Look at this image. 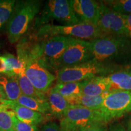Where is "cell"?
I'll use <instances>...</instances> for the list:
<instances>
[{"label":"cell","instance_id":"6da1fadb","mask_svg":"<svg viewBox=\"0 0 131 131\" xmlns=\"http://www.w3.org/2000/svg\"><path fill=\"white\" fill-rule=\"evenodd\" d=\"M41 4L42 1L38 0L16 1L6 26L8 40L10 43L18 41L27 32L31 22L40 12Z\"/></svg>","mask_w":131,"mask_h":131},{"label":"cell","instance_id":"7a4b0ae2","mask_svg":"<svg viewBox=\"0 0 131 131\" xmlns=\"http://www.w3.org/2000/svg\"><path fill=\"white\" fill-rule=\"evenodd\" d=\"M37 35L40 37L61 35L84 40L106 37L96 26L84 23L67 26L46 24L40 26Z\"/></svg>","mask_w":131,"mask_h":131},{"label":"cell","instance_id":"3957f363","mask_svg":"<svg viewBox=\"0 0 131 131\" xmlns=\"http://www.w3.org/2000/svg\"><path fill=\"white\" fill-rule=\"evenodd\" d=\"M105 123L100 111L92 110L81 106H70L60 119L62 131H82L96 123Z\"/></svg>","mask_w":131,"mask_h":131},{"label":"cell","instance_id":"277c9868","mask_svg":"<svg viewBox=\"0 0 131 131\" xmlns=\"http://www.w3.org/2000/svg\"><path fill=\"white\" fill-rule=\"evenodd\" d=\"M108 72L107 67L102 63L92 60L72 66L60 69L57 71V83L81 82Z\"/></svg>","mask_w":131,"mask_h":131},{"label":"cell","instance_id":"5b68a950","mask_svg":"<svg viewBox=\"0 0 131 131\" xmlns=\"http://www.w3.org/2000/svg\"><path fill=\"white\" fill-rule=\"evenodd\" d=\"M50 19L60 23V25H73L81 23L75 15L69 0H50L46 4L41 15L37 19V23L43 24Z\"/></svg>","mask_w":131,"mask_h":131},{"label":"cell","instance_id":"8992f818","mask_svg":"<svg viewBox=\"0 0 131 131\" xmlns=\"http://www.w3.org/2000/svg\"><path fill=\"white\" fill-rule=\"evenodd\" d=\"M92 60L90 41L72 38L62 56L51 66L58 70Z\"/></svg>","mask_w":131,"mask_h":131},{"label":"cell","instance_id":"52a82bcc","mask_svg":"<svg viewBox=\"0 0 131 131\" xmlns=\"http://www.w3.org/2000/svg\"><path fill=\"white\" fill-rule=\"evenodd\" d=\"M100 111L105 123L131 112V92H110L105 98Z\"/></svg>","mask_w":131,"mask_h":131},{"label":"cell","instance_id":"ba28073f","mask_svg":"<svg viewBox=\"0 0 131 131\" xmlns=\"http://www.w3.org/2000/svg\"><path fill=\"white\" fill-rule=\"evenodd\" d=\"M25 75L38 91L45 93L48 91L56 77L49 71L48 65L42 58L28 59L23 63Z\"/></svg>","mask_w":131,"mask_h":131},{"label":"cell","instance_id":"9c48e42d","mask_svg":"<svg viewBox=\"0 0 131 131\" xmlns=\"http://www.w3.org/2000/svg\"><path fill=\"white\" fill-rule=\"evenodd\" d=\"M96 26L106 36L127 38V30L124 15L118 14L101 2V12Z\"/></svg>","mask_w":131,"mask_h":131},{"label":"cell","instance_id":"30bf717a","mask_svg":"<svg viewBox=\"0 0 131 131\" xmlns=\"http://www.w3.org/2000/svg\"><path fill=\"white\" fill-rule=\"evenodd\" d=\"M127 38L114 36L90 40L93 60L102 63L117 56L125 46Z\"/></svg>","mask_w":131,"mask_h":131},{"label":"cell","instance_id":"8fae6325","mask_svg":"<svg viewBox=\"0 0 131 131\" xmlns=\"http://www.w3.org/2000/svg\"><path fill=\"white\" fill-rule=\"evenodd\" d=\"M72 38L56 35L48 37L39 42V49L41 58L51 66L57 61L66 50Z\"/></svg>","mask_w":131,"mask_h":131},{"label":"cell","instance_id":"7c38bea8","mask_svg":"<svg viewBox=\"0 0 131 131\" xmlns=\"http://www.w3.org/2000/svg\"><path fill=\"white\" fill-rule=\"evenodd\" d=\"M75 15L81 23L96 25L101 12V2L94 0H70Z\"/></svg>","mask_w":131,"mask_h":131},{"label":"cell","instance_id":"4fadbf2b","mask_svg":"<svg viewBox=\"0 0 131 131\" xmlns=\"http://www.w3.org/2000/svg\"><path fill=\"white\" fill-rule=\"evenodd\" d=\"M0 105L6 108L7 111L14 112L19 120L31 125L37 126L43 122L45 119L42 114L21 106L16 101L5 100L0 103Z\"/></svg>","mask_w":131,"mask_h":131},{"label":"cell","instance_id":"5bb4252c","mask_svg":"<svg viewBox=\"0 0 131 131\" xmlns=\"http://www.w3.org/2000/svg\"><path fill=\"white\" fill-rule=\"evenodd\" d=\"M110 89L111 83L107 76H97L81 83V94L84 95H101L109 92Z\"/></svg>","mask_w":131,"mask_h":131},{"label":"cell","instance_id":"9a60e30c","mask_svg":"<svg viewBox=\"0 0 131 131\" xmlns=\"http://www.w3.org/2000/svg\"><path fill=\"white\" fill-rule=\"evenodd\" d=\"M47 100L49 106V113L60 119L63 118L67 109L70 106L66 98L53 89L49 91Z\"/></svg>","mask_w":131,"mask_h":131},{"label":"cell","instance_id":"2e32d148","mask_svg":"<svg viewBox=\"0 0 131 131\" xmlns=\"http://www.w3.org/2000/svg\"><path fill=\"white\" fill-rule=\"evenodd\" d=\"M109 92L98 96H89L80 94L67 99L70 106H81L92 110L98 111L100 109L105 98Z\"/></svg>","mask_w":131,"mask_h":131},{"label":"cell","instance_id":"e0dca14e","mask_svg":"<svg viewBox=\"0 0 131 131\" xmlns=\"http://www.w3.org/2000/svg\"><path fill=\"white\" fill-rule=\"evenodd\" d=\"M107 77L111 83L109 92H131V70L115 72Z\"/></svg>","mask_w":131,"mask_h":131},{"label":"cell","instance_id":"ac0fdd59","mask_svg":"<svg viewBox=\"0 0 131 131\" xmlns=\"http://www.w3.org/2000/svg\"><path fill=\"white\" fill-rule=\"evenodd\" d=\"M0 86L2 87L6 100L16 101L22 95L16 77L0 76Z\"/></svg>","mask_w":131,"mask_h":131},{"label":"cell","instance_id":"d6986e66","mask_svg":"<svg viewBox=\"0 0 131 131\" xmlns=\"http://www.w3.org/2000/svg\"><path fill=\"white\" fill-rule=\"evenodd\" d=\"M16 102L21 106H23L36 112H40L42 114L49 113V106L47 100H44L37 99L22 94L16 101Z\"/></svg>","mask_w":131,"mask_h":131},{"label":"cell","instance_id":"ffe728a7","mask_svg":"<svg viewBox=\"0 0 131 131\" xmlns=\"http://www.w3.org/2000/svg\"><path fill=\"white\" fill-rule=\"evenodd\" d=\"M81 82L57 83L52 89L66 99L81 94Z\"/></svg>","mask_w":131,"mask_h":131},{"label":"cell","instance_id":"44dd1931","mask_svg":"<svg viewBox=\"0 0 131 131\" xmlns=\"http://www.w3.org/2000/svg\"><path fill=\"white\" fill-rule=\"evenodd\" d=\"M16 79L19 83L21 93L23 95L37 98V99L46 100L47 96H46V95L43 93L38 91L35 89V87L33 86L30 81L26 76L25 73L19 75L18 77H16Z\"/></svg>","mask_w":131,"mask_h":131},{"label":"cell","instance_id":"7402d4cb","mask_svg":"<svg viewBox=\"0 0 131 131\" xmlns=\"http://www.w3.org/2000/svg\"><path fill=\"white\" fill-rule=\"evenodd\" d=\"M7 65V73L9 76L18 77L25 73V66L14 55L6 53L3 55Z\"/></svg>","mask_w":131,"mask_h":131},{"label":"cell","instance_id":"603a6c76","mask_svg":"<svg viewBox=\"0 0 131 131\" xmlns=\"http://www.w3.org/2000/svg\"><path fill=\"white\" fill-rule=\"evenodd\" d=\"M16 3L15 0H0V30L7 26Z\"/></svg>","mask_w":131,"mask_h":131},{"label":"cell","instance_id":"cb8c5ba5","mask_svg":"<svg viewBox=\"0 0 131 131\" xmlns=\"http://www.w3.org/2000/svg\"><path fill=\"white\" fill-rule=\"evenodd\" d=\"M106 6L122 15L131 14V0H112L103 1Z\"/></svg>","mask_w":131,"mask_h":131},{"label":"cell","instance_id":"d4e9b609","mask_svg":"<svg viewBox=\"0 0 131 131\" xmlns=\"http://www.w3.org/2000/svg\"><path fill=\"white\" fill-rule=\"evenodd\" d=\"M0 131H15L12 112L0 105Z\"/></svg>","mask_w":131,"mask_h":131},{"label":"cell","instance_id":"484cf974","mask_svg":"<svg viewBox=\"0 0 131 131\" xmlns=\"http://www.w3.org/2000/svg\"><path fill=\"white\" fill-rule=\"evenodd\" d=\"M12 118L15 131H37V126L31 125L19 120L13 112H12Z\"/></svg>","mask_w":131,"mask_h":131},{"label":"cell","instance_id":"4316f807","mask_svg":"<svg viewBox=\"0 0 131 131\" xmlns=\"http://www.w3.org/2000/svg\"><path fill=\"white\" fill-rule=\"evenodd\" d=\"M82 131H107L105 124L100 123L92 124Z\"/></svg>","mask_w":131,"mask_h":131},{"label":"cell","instance_id":"83f0119b","mask_svg":"<svg viewBox=\"0 0 131 131\" xmlns=\"http://www.w3.org/2000/svg\"><path fill=\"white\" fill-rule=\"evenodd\" d=\"M42 131H62L60 126L55 123H49L43 126Z\"/></svg>","mask_w":131,"mask_h":131},{"label":"cell","instance_id":"f1b7e54d","mask_svg":"<svg viewBox=\"0 0 131 131\" xmlns=\"http://www.w3.org/2000/svg\"><path fill=\"white\" fill-rule=\"evenodd\" d=\"M127 30V38H131V14L129 15H124Z\"/></svg>","mask_w":131,"mask_h":131},{"label":"cell","instance_id":"f546056e","mask_svg":"<svg viewBox=\"0 0 131 131\" xmlns=\"http://www.w3.org/2000/svg\"><path fill=\"white\" fill-rule=\"evenodd\" d=\"M7 73V65L3 56H0V73Z\"/></svg>","mask_w":131,"mask_h":131},{"label":"cell","instance_id":"4dcf8cb0","mask_svg":"<svg viewBox=\"0 0 131 131\" xmlns=\"http://www.w3.org/2000/svg\"><path fill=\"white\" fill-rule=\"evenodd\" d=\"M108 131H127L123 126L120 124H114L111 126Z\"/></svg>","mask_w":131,"mask_h":131},{"label":"cell","instance_id":"1f68e13d","mask_svg":"<svg viewBox=\"0 0 131 131\" xmlns=\"http://www.w3.org/2000/svg\"><path fill=\"white\" fill-rule=\"evenodd\" d=\"M5 100H6V96H5L4 91H3L2 87L0 86V103Z\"/></svg>","mask_w":131,"mask_h":131},{"label":"cell","instance_id":"d6a6232c","mask_svg":"<svg viewBox=\"0 0 131 131\" xmlns=\"http://www.w3.org/2000/svg\"><path fill=\"white\" fill-rule=\"evenodd\" d=\"M127 130L131 131V118L129 119L127 124Z\"/></svg>","mask_w":131,"mask_h":131}]
</instances>
